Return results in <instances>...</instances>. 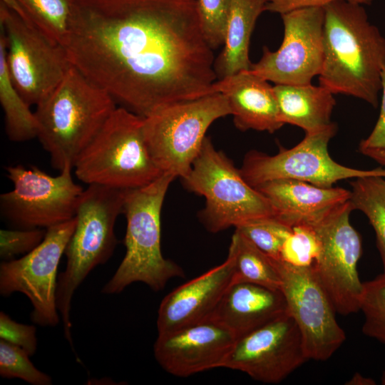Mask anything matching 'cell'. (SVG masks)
Here are the masks:
<instances>
[{
	"label": "cell",
	"instance_id": "4",
	"mask_svg": "<svg viewBox=\"0 0 385 385\" xmlns=\"http://www.w3.org/2000/svg\"><path fill=\"white\" fill-rule=\"evenodd\" d=\"M174 178L163 173L145 186L127 190L123 210L127 221L126 252L103 293L118 294L136 282L158 292L172 278L185 276L179 265L163 257L160 247L161 209Z\"/></svg>",
	"mask_w": 385,
	"mask_h": 385
},
{
	"label": "cell",
	"instance_id": "30",
	"mask_svg": "<svg viewBox=\"0 0 385 385\" xmlns=\"http://www.w3.org/2000/svg\"><path fill=\"white\" fill-rule=\"evenodd\" d=\"M21 347L0 340V375L3 378L21 379L32 385H51L50 376L41 371Z\"/></svg>",
	"mask_w": 385,
	"mask_h": 385
},
{
	"label": "cell",
	"instance_id": "10",
	"mask_svg": "<svg viewBox=\"0 0 385 385\" xmlns=\"http://www.w3.org/2000/svg\"><path fill=\"white\" fill-rule=\"evenodd\" d=\"M6 61L15 87L29 106L47 98L72 66L65 48L0 2Z\"/></svg>",
	"mask_w": 385,
	"mask_h": 385
},
{
	"label": "cell",
	"instance_id": "31",
	"mask_svg": "<svg viewBox=\"0 0 385 385\" xmlns=\"http://www.w3.org/2000/svg\"><path fill=\"white\" fill-rule=\"evenodd\" d=\"M319 252L320 241L314 227L296 226L283 243L280 259L294 266L312 267Z\"/></svg>",
	"mask_w": 385,
	"mask_h": 385
},
{
	"label": "cell",
	"instance_id": "25",
	"mask_svg": "<svg viewBox=\"0 0 385 385\" xmlns=\"http://www.w3.org/2000/svg\"><path fill=\"white\" fill-rule=\"evenodd\" d=\"M229 252L234 258L233 282H250L280 289L281 278L272 258L236 229Z\"/></svg>",
	"mask_w": 385,
	"mask_h": 385
},
{
	"label": "cell",
	"instance_id": "7",
	"mask_svg": "<svg viewBox=\"0 0 385 385\" xmlns=\"http://www.w3.org/2000/svg\"><path fill=\"white\" fill-rule=\"evenodd\" d=\"M190 191L205 197L200 213L205 228L216 233L247 221L274 217L269 201L243 178L227 156L206 137L188 174L183 178Z\"/></svg>",
	"mask_w": 385,
	"mask_h": 385
},
{
	"label": "cell",
	"instance_id": "15",
	"mask_svg": "<svg viewBox=\"0 0 385 385\" xmlns=\"http://www.w3.org/2000/svg\"><path fill=\"white\" fill-rule=\"evenodd\" d=\"M281 16V46L275 51L264 46L261 58L249 71L275 85L311 83L319 75L324 61V8L299 9Z\"/></svg>",
	"mask_w": 385,
	"mask_h": 385
},
{
	"label": "cell",
	"instance_id": "32",
	"mask_svg": "<svg viewBox=\"0 0 385 385\" xmlns=\"http://www.w3.org/2000/svg\"><path fill=\"white\" fill-rule=\"evenodd\" d=\"M232 0H195L203 36L214 50L223 45Z\"/></svg>",
	"mask_w": 385,
	"mask_h": 385
},
{
	"label": "cell",
	"instance_id": "17",
	"mask_svg": "<svg viewBox=\"0 0 385 385\" xmlns=\"http://www.w3.org/2000/svg\"><path fill=\"white\" fill-rule=\"evenodd\" d=\"M236 337L222 324L208 319L172 332L158 334L154 356L168 373L188 377L222 368Z\"/></svg>",
	"mask_w": 385,
	"mask_h": 385
},
{
	"label": "cell",
	"instance_id": "8",
	"mask_svg": "<svg viewBox=\"0 0 385 385\" xmlns=\"http://www.w3.org/2000/svg\"><path fill=\"white\" fill-rule=\"evenodd\" d=\"M228 115L227 99L214 93L174 103L144 118V138L156 166L162 173L183 178L199 154L210 125Z\"/></svg>",
	"mask_w": 385,
	"mask_h": 385
},
{
	"label": "cell",
	"instance_id": "27",
	"mask_svg": "<svg viewBox=\"0 0 385 385\" xmlns=\"http://www.w3.org/2000/svg\"><path fill=\"white\" fill-rule=\"evenodd\" d=\"M350 200L355 210L367 217L376 235L385 272V179L382 176H365L351 182Z\"/></svg>",
	"mask_w": 385,
	"mask_h": 385
},
{
	"label": "cell",
	"instance_id": "24",
	"mask_svg": "<svg viewBox=\"0 0 385 385\" xmlns=\"http://www.w3.org/2000/svg\"><path fill=\"white\" fill-rule=\"evenodd\" d=\"M0 103L4 113L6 133L13 142L37 138L38 123L34 112L21 96L10 77L6 61V42L0 32Z\"/></svg>",
	"mask_w": 385,
	"mask_h": 385
},
{
	"label": "cell",
	"instance_id": "26",
	"mask_svg": "<svg viewBox=\"0 0 385 385\" xmlns=\"http://www.w3.org/2000/svg\"><path fill=\"white\" fill-rule=\"evenodd\" d=\"M38 29L63 48L72 32L77 0H17Z\"/></svg>",
	"mask_w": 385,
	"mask_h": 385
},
{
	"label": "cell",
	"instance_id": "2",
	"mask_svg": "<svg viewBox=\"0 0 385 385\" xmlns=\"http://www.w3.org/2000/svg\"><path fill=\"white\" fill-rule=\"evenodd\" d=\"M324 61L319 85L333 94L379 105L385 38L368 19L364 5L336 1L323 7Z\"/></svg>",
	"mask_w": 385,
	"mask_h": 385
},
{
	"label": "cell",
	"instance_id": "16",
	"mask_svg": "<svg viewBox=\"0 0 385 385\" xmlns=\"http://www.w3.org/2000/svg\"><path fill=\"white\" fill-rule=\"evenodd\" d=\"M308 360L299 329L285 312L236 339L222 368L277 384Z\"/></svg>",
	"mask_w": 385,
	"mask_h": 385
},
{
	"label": "cell",
	"instance_id": "23",
	"mask_svg": "<svg viewBox=\"0 0 385 385\" xmlns=\"http://www.w3.org/2000/svg\"><path fill=\"white\" fill-rule=\"evenodd\" d=\"M267 0H232L226 25L223 48L215 60L220 78L250 69V38L256 21L266 11Z\"/></svg>",
	"mask_w": 385,
	"mask_h": 385
},
{
	"label": "cell",
	"instance_id": "18",
	"mask_svg": "<svg viewBox=\"0 0 385 385\" xmlns=\"http://www.w3.org/2000/svg\"><path fill=\"white\" fill-rule=\"evenodd\" d=\"M234 258L227 259L180 285L162 300L157 317L158 334H166L210 319L233 282Z\"/></svg>",
	"mask_w": 385,
	"mask_h": 385
},
{
	"label": "cell",
	"instance_id": "14",
	"mask_svg": "<svg viewBox=\"0 0 385 385\" xmlns=\"http://www.w3.org/2000/svg\"><path fill=\"white\" fill-rule=\"evenodd\" d=\"M282 281L288 314L296 322L308 359L326 361L346 339L336 312L312 267H297L273 259Z\"/></svg>",
	"mask_w": 385,
	"mask_h": 385
},
{
	"label": "cell",
	"instance_id": "12",
	"mask_svg": "<svg viewBox=\"0 0 385 385\" xmlns=\"http://www.w3.org/2000/svg\"><path fill=\"white\" fill-rule=\"evenodd\" d=\"M76 217L50 227L43 241L19 259L0 265V294H25L31 302V321L42 327L59 322L56 305L57 270L62 255L75 230Z\"/></svg>",
	"mask_w": 385,
	"mask_h": 385
},
{
	"label": "cell",
	"instance_id": "13",
	"mask_svg": "<svg viewBox=\"0 0 385 385\" xmlns=\"http://www.w3.org/2000/svg\"><path fill=\"white\" fill-rule=\"evenodd\" d=\"M353 210L349 200L314 227L320 252L312 268L335 311L343 315L360 309L364 289L357 271L361 240L349 221Z\"/></svg>",
	"mask_w": 385,
	"mask_h": 385
},
{
	"label": "cell",
	"instance_id": "9",
	"mask_svg": "<svg viewBox=\"0 0 385 385\" xmlns=\"http://www.w3.org/2000/svg\"><path fill=\"white\" fill-rule=\"evenodd\" d=\"M73 169L67 165L51 176L35 166L7 167L14 188L0 195L1 216L17 229H47L73 219L84 190L74 182Z\"/></svg>",
	"mask_w": 385,
	"mask_h": 385
},
{
	"label": "cell",
	"instance_id": "11",
	"mask_svg": "<svg viewBox=\"0 0 385 385\" xmlns=\"http://www.w3.org/2000/svg\"><path fill=\"white\" fill-rule=\"evenodd\" d=\"M337 125L309 133L297 145L269 155L256 150L245 157L240 171L252 187L272 180L292 179L321 187L332 188L341 180L365 176L385 177V170H357L335 162L328 152V144L335 135Z\"/></svg>",
	"mask_w": 385,
	"mask_h": 385
},
{
	"label": "cell",
	"instance_id": "38",
	"mask_svg": "<svg viewBox=\"0 0 385 385\" xmlns=\"http://www.w3.org/2000/svg\"><path fill=\"white\" fill-rule=\"evenodd\" d=\"M381 383L383 385H385V371L382 373L381 377Z\"/></svg>",
	"mask_w": 385,
	"mask_h": 385
},
{
	"label": "cell",
	"instance_id": "1",
	"mask_svg": "<svg viewBox=\"0 0 385 385\" xmlns=\"http://www.w3.org/2000/svg\"><path fill=\"white\" fill-rule=\"evenodd\" d=\"M64 48L72 66L143 118L215 93L195 0H77Z\"/></svg>",
	"mask_w": 385,
	"mask_h": 385
},
{
	"label": "cell",
	"instance_id": "35",
	"mask_svg": "<svg viewBox=\"0 0 385 385\" xmlns=\"http://www.w3.org/2000/svg\"><path fill=\"white\" fill-rule=\"evenodd\" d=\"M382 98L379 118L369 135L359 145V150L385 166V66L381 73Z\"/></svg>",
	"mask_w": 385,
	"mask_h": 385
},
{
	"label": "cell",
	"instance_id": "5",
	"mask_svg": "<svg viewBox=\"0 0 385 385\" xmlns=\"http://www.w3.org/2000/svg\"><path fill=\"white\" fill-rule=\"evenodd\" d=\"M127 190L88 185L76 210V226L64 254V272L57 279L56 305L64 334L73 346L70 312L76 289L98 265L112 256L118 240L114 232L117 217L123 213Z\"/></svg>",
	"mask_w": 385,
	"mask_h": 385
},
{
	"label": "cell",
	"instance_id": "36",
	"mask_svg": "<svg viewBox=\"0 0 385 385\" xmlns=\"http://www.w3.org/2000/svg\"><path fill=\"white\" fill-rule=\"evenodd\" d=\"M339 0H267L266 11L280 15L303 8L324 7ZM361 5H370L374 0H342Z\"/></svg>",
	"mask_w": 385,
	"mask_h": 385
},
{
	"label": "cell",
	"instance_id": "20",
	"mask_svg": "<svg viewBox=\"0 0 385 385\" xmlns=\"http://www.w3.org/2000/svg\"><path fill=\"white\" fill-rule=\"evenodd\" d=\"M268 82L248 70L220 78L213 84L214 91L227 99L239 130L272 133L284 125L273 87Z\"/></svg>",
	"mask_w": 385,
	"mask_h": 385
},
{
	"label": "cell",
	"instance_id": "19",
	"mask_svg": "<svg viewBox=\"0 0 385 385\" xmlns=\"http://www.w3.org/2000/svg\"><path fill=\"white\" fill-rule=\"evenodd\" d=\"M270 202L274 217L294 227H314L351 198L342 188H321L304 181L277 179L254 187Z\"/></svg>",
	"mask_w": 385,
	"mask_h": 385
},
{
	"label": "cell",
	"instance_id": "28",
	"mask_svg": "<svg viewBox=\"0 0 385 385\" xmlns=\"http://www.w3.org/2000/svg\"><path fill=\"white\" fill-rule=\"evenodd\" d=\"M235 229L273 259H280L283 243L292 231V227L274 217L253 219L237 226Z\"/></svg>",
	"mask_w": 385,
	"mask_h": 385
},
{
	"label": "cell",
	"instance_id": "21",
	"mask_svg": "<svg viewBox=\"0 0 385 385\" xmlns=\"http://www.w3.org/2000/svg\"><path fill=\"white\" fill-rule=\"evenodd\" d=\"M287 312L280 289L250 282H232L210 319L228 329L236 339Z\"/></svg>",
	"mask_w": 385,
	"mask_h": 385
},
{
	"label": "cell",
	"instance_id": "3",
	"mask_svg": "<svg viewBox=\"0 0 385 385\" xmlns=\"http://www.w3.org/2000/svg\"><path fill=\"white\" fill-rule=\"evenodd\" d=\"M116 101L106 90L72 66L54 91L34 112L38 135L60 171L74 166L81 152L100 132Z\"/></svg>",
	"mask_w": 385,
	"mask_h": 385
},
{
	"label": "cell",
	"instance_id": "34",
	"mask_svg": "<svg viewBox=\"0 0 385 385\" xmlns=\"http://www.w3.org/2000/svg\"><path fill=\"white\" fill-rule=\"evenodd\" d=\"M36 329L33 325L14 321L4 312H0V338L23 349L30 356L37 349Z\"/></svg>",
	"mask_w": 385,
	"mask_h": 385
},
{
	"label": "cell",
	"instance_id": "6",
	"mask_svg": "<svg viewBox=\"0 0 385 385\" xmlns=\"http://www.w3.org/2000/svg\"><path fill=\"white\" fill-rule=\"evenodd\" d=\"M143 120L127 108L117 107L76 159L73 169L78 179L88 185L128 190L160 177L163 173L145 140Z\"/></svg>",
	"mask_w": 385,
	"mask_h": 385
},
{
	"label": "cell",
	"instance_id": "29",
	"mask_svg": "<svg viewBox=\"0 0 385 385\" xmlns=\"http://www.w3.org/2000/svg\"><path fill=\"white\" fill-rule=\"evenodd\" d=\"M360 310L364 316L362 332L385 344V272L364 283Z\"/></svg>",
	"mask_w": 385,
	"mask_h": 385
},
{
	"label": "cell",
	"instance_id": "22",
	"mask_svg": "<svg viewBox=\"0 0 385 385\" xmlns=\"http://www.w3.org/2000/svg\"><path fill=\"white\" fill-rule=\"evenodd\" d=\"M282 123L297 125L306 133L319 130L332 122L336 105L334 94L325 87L312 83L273 86Z\"/></svg>",
	"mask_w": 385,
	"mask_h": 385
},
{
	"label": "cell",
	"instance_id": "37",
	"mask_svg": "<svg viewBox=\"0 0 385 385\" xmlns=\"http://www.w3.org/2000/svg\"><path fill=\"white\" fill-rule=\"evenodd\" d=\"M345 384L347 385H374L375 381L369 377L364 376L359 372L355 373L351 378L347 381Z\"/></svg>",
	"mask_w": 385,
	"mask_h": 385
},
{
	"label": "cell",
	"instance_id": "33",
	"mask_svg": "<svg viewBox=\"0 0 385 385\" xmlns=\"http://www.w3.org/2000/svg\"><path fill=\"white\" fill-rule=\"evenodd\" d=\"M46 229L1 230L0 257L3 261L14 260L35 249L44 239Z\"/></svg>",
	"mask_w": 385,
	"mask_h": 385
}]
</instances>
